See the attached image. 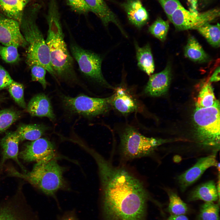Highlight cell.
Returning a JSON list of instances; mask_svg holds the SVG:
<instances>
[{
  "instance_id": "cell-1",
  "label": "cell",
  "mask_w": 220,
  "mask_h": 220,
  "mask_svg": "<svg viewBox=\"0 0 220 220\" xmlns=\"http://www.w3.org/2000/svg\"><path fill=\"white\" fill-rule=\"evenodd\" d=\"M102 194L103 212L107 220H145L149 196L145 188L121 181L110 185Z\"/></svg>"
},
{
  "instance_id": "cell-2",
  "label": "cell",
  "mask_w": 220,
  "mask_h": 220,
  "mask_svg": "<svg viewBox=\"0 0 220 220\" xmlns=\"http://www.w3.org/2000/svg\"><path fill=\"white\" fill-rule=\"evenodd\" d=\"M46 20L48 26L45 40L49 49L52 68L57 78L71 83H78L74 59L64 40L57 3L51 1L48 4Z\"/></svg>"
},
{
  "instance_id": "cell-3",
  "label": "cell",
  "mask_w": 220,
  "mask_h": 220,
  "mask_svg": "<svg viewBox=\"0 0 220 220\" xmlns=\"http://www.w3.org/2000/svg\"><path fill=\"white\" fill-rule=\"evenodd\" d=\"M64 170L56 159H53L37 162L29 172L21 173L12 167L9 168L8 171L10 176L22 178L44 193L51 196L65 187Z\"/></svg>"
},
{
  "instance_id": "cell-4",
  "label": "cell",
  "mask_w": 220,
  "mask_h": 220,
  "mask_svg": "<svg viewBox=\"0 0 220 220\" xmlns=\"http://www.w3.org/2000/svg\"><path fill=\"white\" fill-rule=\"evenodd\" d=\"M35 15L23 24L21 33L28 46L26 61L29 67L38 64L43 67L56 80L59 81L51 64L49 49L43 35L35 22Z\"/></svg>"
},
{
  "instance_id": "cell-5",
  "label": "cell",
  "mask_w": 220,
  "mask_h": 220,
  "mask_svg": "<svg viewBox=\"0 0 220 220\" xmlns=\"http://www.w3.org/2000/svg\"><path fill=\"white\" fill-rule=\"evenodd\" d=\"M193 120L196 135L202 145L219 148L220 103L217 100L212 106L196 107Z\"/></svg>"
},
{
  "instance_id": "cell-6",
  "label": "cell",
  "mask_w": 220,
  "mask_h": 220,
  "mask_svg": "<svg viewBox=\"0 0 220 220\" xmlns=\"http://www.w3.org/2000/svg\"><path fill=\"white\" fill-rule=\"evenodd\" d=\"M120 139L121 154L127 160L148 156L164 142L162 140L146 137L130 127L123 130Z\"/></svg>"
},
{
  "instance_id": "cell-7",
  "label": "cell",
  "mask_w": 220,
  "mask_h": 220,
  "mask_svg": "<svg viewBox=\"0 0 220 220\" xmlns=\"http://www.w3.org/2000/svg\"><path fill=\"white\" fill-rule=\"evenodd\" d=\"M61 97L63 107L69 112L92 117L108 111L111 105L112 96L100 98L80 94L74 97L62 94Z\"/></svg>"
},
{
  "instance_id": "cell-8",
  "label": "cell",
  "mask_w": 220,
  "mask_h": 220,
  "mask_svg": "<svg viewBox=\"0 0 220 220\" xmlns=\"http://www.w3.org/2000/svg\"><path fill=\"white\" fill-rule=\"evenodd\" d=\"M70 49L71 55L84 76L106 87L112 88L103 75L101 70L102 59L99 54L84 49L74 42L70 44Z\"/></svg>"
},
{
  "instance_id": "cell-9",
  "label": "cell",
  "mask_w": 220,
  "mask_h": 220,
  "mask_svg": "<svg viewBox=\"0 0 220 220\" xmlns=\"http://www.w3.org/2000/svg\"><path fill=\"white\" fill-rule=\"evenodd\" d=\"M220 10L214 8L203 12L191 11L183 7L176 11L168 19L178 31L197 29L217 20Z\"/></svg>"
},
{
  "instance_id": "cell-10",
  "label": "cell",
  "mask_w": 220,
  "mask_h": 220,
  "mask_svg": "<svg viewBox=\"0 0 220 220\" xmlns=\"http://www.w3.org/2000/svg\"><path fill=\"white\" fill-rule=\"evenodd\" d=\"M53 144L45 138H39L26 144L18 157L27 162H44L55 159Z\"/></svg>"
},
{
  "instance_id": "cell-11",
  "label": "cell",
  "mask_w": 220,
  "mask_h": 220,
  "mask_svg": "<svg viewBox=\"0 0 220 220\" xmlns=\"http://www.w3.org/2000/svg\"><path fill=\"white\" fill-rule=\"evenodd\" d=\"M25 202L13 198L0 203V220H36Z\"/></svg>"
},
{
  "instance_id": "cell-12",
  "label": "cell",
  "mask_w": 220,
  "mask_h": 220,
  "mask_svg": "<svg viewBox=\"0 0 220 220\" xmlns=\"http://www.w3.org/2000/svg\"><path fill=\"white\" fill-rule=\"evenodd\" d=\"M215 152L209 156L200 158L191 168L179 175L178 180L182 191H184L190 185L197 180L208 168L217 167Z\"/></svg>"
},
{
  "instance_id": "cell-13",
  "label": "cell",
  "mask_w": 220,
  "mask_h": 220,
  "mask_svg": "<svg viewBox=\"0 0 220 220\" xmlns=\"http://www.w3.org/2000/svg\"><path fill=\"white\" fill-rule=\"evenodd\" d=\"M171 68L168 64L161 72L151 75L144 91L152 97H158L167 91L171 79Z\"/></svg>"
},
{
  "instance_id": "cell-14",
  "label": "cell",
  "mask_w": 220,
  "mask_h": 220,
  "mask_svg": "<svg viewBox=\"0 0 220 220\" xmlns=\"http://www.w3.org/2000/svg\"><path fill=\"white\" fill-rule=\"evenodd\" d=\"M90 12L98 17L105 27L111 23L116 25L122 34L127 37V34L115 14L108 7L104 0H85Z\"/></svg>"
},
{
  "instance_id": "cell-15",
  "label": "cell",
  "mask_w": 220,
  "mask_h": 220,
  "mask_svg": "<svg viewBox=\"0 0 220 220\" xmlns=\"http://www.w3.org/2000/svg\"><path fill=\"white\" fill-rule=\"evenodd\" d=\"M27 111L32 116L45 117L51 121L56 119L50 101L45 94H38L33 97L27 106Z\"/></svg>"
},
{
  "instance_id": "cell-16",
  "label": "cell",
  "mask_w": 220,
  "mask_h": 220,
  "mask_svg": "<svg viewBox=\"0 0 220 220\" xmlns=\"http://www.w3.org/2000/svg\"><path fill=\"white\" fill-rule=\"evenodd\" d=\"M130 22L140 29L149 20L148 12L140 0H127L122 5Z\"/></svg>"
},
{
  "instance_id": "cell-17",
  "label": "cell",
  "mask_w": 220,
  "mask_h": 220,
  "mask_svg": "<svg viewBox=\"0 0 220 220\" xmlns=\"http://www.w3.org/2000/svg\"><path fill=\"white\" fill-rule=\"evenodd\" d=\"M20 141L16 131L7 132L0 141L2 150V158L1 163V167L6 160L11 159L15 161L24 171L27 172L25 169L18 160V145Z\"/></svg>"
},
{
  "instance_id": "cell-18",
  "label": "cell",
  "mask_w": 220,
  "mask_h": 220,
  "mask_svg": "<svg viewBox=\"0 0 220 220\" xmlns=\"http://www.w3.org/2000/svg\"><path fill=\"white\" fill-rule=\"evenodd\" d=\"M111 105L123 114L137 111L138 106L136 100L123 87H118L112 96Z\"/></svg>"
},
{
  "instance_id": "cell-19",
  "label": "cell",
  "mask_w": 220,
  "mask_h": 220,
  "mask_svg": "<svg viewBox=\"0 0 220 220\" xmlns=\"http://www.w3.org/2000/svg\"><path fill=\"white\" fill-rule=\"evenodd\" d=\"M217 187L213 181H210L197 186L190 193L189 201L201 200L205 202H214L219 200Z\"/></svg>"
},
{
  "instance_id": "cell-20",
  "label": "cell",
  "mask_w": 220,
  "mask_h": 220,
  "mask_svg": "<svg viewBox=\"0 0 220 220\" xmlns=\"http://www.w3.org/2000/svg\"><path fill=\"white\" fill-rule=\"evenodd\" d=\"M136 57L138 67L148 75H151L155 70V64L150 45L148 44L141 47L134 43Z\"/></svg>"
},
{
  "instance_id": "cell-21",
  "label": "cell",
  "mask_w": 220,
  "mask_h": 220,
  "mask_svg": "<svg viewBox=\"0 0 220 220\" xmlns=\"http://www.w3.org/2000/svg\"><path fill=\"white\" fill-rule=\"evenodd\" d=\"M28 0H0V9L8 18L19 24L22 20L23 9Z\"/></svg>"
},
{
  "instance_id": "cell-22",
  "label": "cell",
  "mask_w": 220,
  "mask_h": 220,
  "mask_svg": "<svg viewBox=\"0 0 220 220\" xmlns=\"http://www.w3.org/2000/svg\"><path fill=\"white\" fill-rule=\"evenodd\" d=\"M184 53L186 57L195 62H206L209 59L208 55L197 40L191 35L188 37L184 48Z\"/></svg>"
},
{
  "instance_id": "cell-23",
  "label": "cell",
  "mask_w": 220,
  "mask_h": 220,
  "mask_svg": "<svg viewBox=\"0 0 220 220\" xmlns=\"http://www.w3.org/2000/svg\"><path fill=\"white\" fill-rule=\"evenodd\" d=\"M48 129V127L43 124H24L20 125L16 131L20 141H33L40 138Z\"/></svg>"
},
{
  "instance_id": "cell-24",
  "label": "cell",
  "mask_w": 220,
  "mask_h": 220,
  "mask_svg": "<svg viewBox=\"0 0 220 220\" xmlns=\"http://www.w3.org/2000/svg\"><path fill=\"white\" fill-rule=\"evenodd\" d=\"M212 46L218 48L220 46V24H207L196 29Z\"/></svg>"
},
{
  "instance_id": "cell-25",
  "label": "cell",
  "mask_w": 220,
  "mask_h": 220,
  "mask_svg": "<svg viewBox=\"0 0 220 220\" xmlns=\"http://www.w3.org/2000/svg\"><path fill=\"white\" fill-rule=\"evenodd\" d=\"M217 100L211 83L209 81L201 88L196 103V107H209L213 106Z\"/></svg>"
},
{
  "instance_id": "cell-26",
  "label": "cell",
  "mask_w": 220,
  "mask_h": 220,
  "mask_svg": "<svg viewBox=\"0 0 220 220\" xmlns=\"http://www.w3.org/2000/svg\"><path fill=\"white\" fill-rule=\"evenodd\" d=\"M168 194L169 203L168 208L170 215H185L188 210L187 204L175 193L169 191Z\"/></svg>"
},
{
  "instance_id": "cell-27",
  "label": "cell",
  "mask_w": 220,
  "mask_h": 220,
  "mask_svg": "<svg viewBox=\"0 0 220 220\" xmlns=\"http://www.w3.org/2000/svg\"><path fill=\"white\" fill-rule=\"evenodd\" d=\"M169 27L168 21L158 17L149 27L148 30L153 36L163 42L166 38Z\"/></svg>"
},
{
  "instance_id": "cell-28",
  "label": "cell",
  "mask_w": 220,
  "mask_h": 220,
  "mask_svg": "<svg viewBox=\"0 0 220 220\" xmlns=\"http://www.w3.org/2000/svg\"><path fill=\"white\" fill-rule=\"evenodd\" d=\"M20 112L13 109H6L0 111V133L8 129L20 117Z\"/></svg>"
},
{
  "instance_id": "cell-29",
  "label": "cell",
  "mask_w": 220,
  "mask_h": 220,
  "mask_svg": "<svg viewBox=\"0 0 220 220\" xmlns=\"http://www.w3.org/2000/svg\"><path fill=\"white\" fill-rule=\"evenodd\" d=\"M219 203L205 202L201 207L199 217L200 220H219Z\"/></svg>"
},
{
  "instance_id": "cell-30",
  "label": "cell",
  "mask_w": 220,
  "mask_h": 220,
  "mask_svg": "<svg viewBox=\"0 0 220 220\" xmlns=\"http://www.w3.org/2000/svg\"><path fill=\"white\" fill-rule=\"evenodd\" d=\"M8 91L15 102L24 108L27 107L24 97V85L13 81L8 87Z\"/></svg>"
},
{
  "instance_id": "cell-31",
  "label": "cell",
  "mask_w": 220,
  "mask_h": 220,
  "mask_svg": "<svg viewBox=\"0 0 220 220\" xmlns=\"http://www.w3.org/2000/svg\"><path fill=\"white\" fill-rule=\"evenodd\" d=\"M18 47L17 46L14 44L7 46L0 45V56L6 63H15L19 59Z\"/></svg>"
},
{
  "instance_id": "cell-32",
  "label": "cell",
  "mask_w": 220,
  "mask_h": 220,
  "mask_svg": "<svg viewBox=\"0 0 220 220\" xmlns=\"http://www.w3.org/2000/svg\"><path fill=\"white\" fill-rule=\"evenodd\" d=\"M31 80L38 82L45 89L48 84L46 79L47 71L43 66L38 64H34L31 67Z\"/></svg>"
},
{
  "instance_id": "cell-33",
  "label": "cell",
  "mask_w": 220,
  "mask_h": 220,
  "mask_svg": "<svg viewBox=\"0 0 220 220\" xmlns=\"http://www.w3.org/2000/svg\"><path fill=\"white\" fill-rule=\"evenodd\" d=\"M169 19L177 10L183 6L178 0H157Z\"/></svg>"
},
{
  "instance_id": "cell-34",
  "label": "cell",
  "mask_w": 220,
  "mask_h": 220,
  "mask_svg": "<svg viewBox=\"0 0 220 220\" xmlns=\"http://www.w3.org/2000/svg\"><path fill=\"white\" fill-rule=\"evenodd\" d=\"M68 6L74 11L80 14H86L90 12L85 0H67Z\"/></svg>"
},
{
  "instance_id": "cell-35",
  "label": "cell",
  "mask_w": 220,
  "mask_h": 220,
  "mask_svg": "<svg viewBox=\"0 0 220 220\" xmlns=\"http://www.w3.org/2000/svg\"><path fill=\"white\" fill-rule=\"evenodd\" d=\"M13 81L8 72L0 64V90L8 87Z\"/></svg>"
},
{
  "instance_id": "cell-36",
  "label": "cell",
  "mask_w": 220,
  "mask_h": 220,
  "mask_svg": "<svg viewBox=\"0 0 220 220\" xmlns=\"http://www.w3.org/2000/svg\"><path fill=\"white\" fill-rule=\"evenodd\" d=\"M220 67L218 66L215 70L212 75L211 77L209 82H216L220 80Z\"/></svg>"
},
{
  "instance_id": "cell-37",
  "label": "cell",
  "mask_w": 220,
  "mask_h": 220,
  "mask_svg": "<svg viewBox=\"0 0 220 220\" xmlns=\"http://www.w3.org/2000/svg\"><path fill=\"white\" fill-rule=\"evenodd\" d=\"M166 220H189V219L184 215H170Z\"/></svg>"
},
{
  "instance_id": "cell-38",
  "label": "cell",
  "mask_w": 220,
  "mask_h": 220,
  "mask_svg": "<svg viewBox=\"0 0 220 220\" xmlns=\"http://www.w3.org/2000/svg\"><path fill=\"white\" fill-rule=\"evenodd\" d=\"M60 220H79L74 214L69 213L64 215Z\"/></svg>"
},
{
  "instance_id": "cell-39",
  "label": "cell",
  "mask_w": 220,
  "mask_h": 220,
  "mask_svg": "<svg viewBox=\"0 0 220 220\" xmlns=\"http://www.w3.org/2000/svg\"><path fill=\"white\" fill-rule=\"evenodd\" d=\"M190 2H191L192 4H193V6L195 7L197 6V4L198 2L201 1H206L208 0H189Z\"/></svg>"
}]
</instances>
